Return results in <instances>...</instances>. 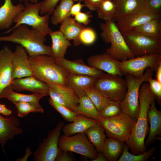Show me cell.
Returning <instances> with one entry per match:
<instances>
[{
	"mask_svg": "<svg viewBox=\"0 0 161 161\" xmlns=\"http://www.w3.org/2000/svg\"><path fill=\"white\" fill-rule=\"evenodd\" d=\"M94 86L110 100L120 103L127 89L126 80L122 76L109 74L98 78Z\"/></svg>",
	"mask_w": 161,
	"mask_h": 161,
	"instance_id": "obj_11",
	"label": "cell"
},
{
	"mask_svg": "<svg viewBox=\"0 0 161 161\" xmlns=\"http://www.w3.org/2000/svg\"><path fill=\"white\" fill-rule=\"evenodd\" d=\"M145 7L153 13L160 16L161 13V0H144Z\"/></svg>",
	"mask_w": 161,
	"mask_h": 161,
	"instance_id": "obj_43",
	"label": "cell"
},
{
	"mask_svg": "<svg viewBox=\"0 0 161 161\" xmlns=\"http://www.w3.org/2000/svg\"><path fill=\"white\" fill-rule=\"evenodd\" d=\"M22 1L27 2L30 1L31 3L34 4L38 3V0H22Z\"/></svg>",
	"mask_w": 161,
	"mask_h": 161,
	"instance_id": "obj_52",
	"label": "cell"
},
{
	"mask_svg": "<svg viewBox=\"0 0 161 161\" xmlns=\"http://www.w3.org/2000/svg\"><path fill=\"white\" fill-rule=\"evenodd\" d=\"M20 126V121L16 117H4L0 114V144L4 152L8 141L17 135L23 133L24 130Z\"/></svg>",
	"mask_w": 161,
	"mask_h": 161,
	"instance_id": "obj_20",
	"label": "cell"
},
{
	"mask_svg": "<svg viewBox=\"0 0 161 161\" xmlns=\"http://www.w3.org/2000/svg\"><path fill=\"white\" fill-rule=\"evenodd\" d=\"M55 61L69 74L87 75L97 78L105 74L102 71L86 65L81 59L70 61L64 58Z\"/></svg>",
	"mask_w": 161,
	"mask_h": 161,
	"instance_id": "obj_16",
	"label": "cell"
},
{
	"mask_svg": "<svg viewBox=\"0 0 161 161\" xmlns=\"http://www.w3.org/2000/svg\"><path fill=\"white\" fill-rule=\"evenodd\" d=\"M64 125V122H59L42 142L39 143L38 148L33 154L34 161H55L59 150L58 141Z\"/></svg>",
	"mask_w": 161,
	"mask_h": 161,
	"instance_id": "obj_12",
	"label": "cell"
},
{
	"mask_svg": "<svg viewBox=\"0 0 161 161\" xmlns=\"http://www.w3.org/2000/svg\"><path fill=\"white\" fill-rule=\"evenodd\" d=\"M24 4V10L15 18L14 23L15 24L4 33L10 32L13 29L21 24L30 26L44 37L52 31L49 27L50 15L46 13L43 16L40 15L41 2L32 3L23 1Z\"/></svg>",
	"mask_w": 161,
	"mask_h": 161,
	"instance_id": "obj_5",
	"label": "cell"
},
{
	"mask_svg": "<svg viewBox=\"0 0 161 161\" xmlns=\"http://www.w3.org/2000/svg\"><path fill=\"white\" fill-rule=\"evenodd\" d=\"M84 6H85L84 4H82L80 1H79L76 4H74L71 8L70 16H74L76 14L81 12L82 8Z\"/></svg>",
	"mask_w": 161,
	"mask_h": 161,
	"instance_id": "obj_47",
	"label": "cell"
},
{
	"mask_svg": "<svg viewBox=\"0 0 161 161\" xmlns=\"http://www.w3.org/2000/svg\"><path fill=\"white\" fill-rule=\"evenodd\" d=\"M154 70L148 68L145 70L143 75L140 78L127 73L124 74L127 86L126 95L120 103L123 112L126 113L134 120L137 119L139 110V95L142 84L147 82L148 79L152 77Z\"/></svg>",
	"mask_w": 161,
	"mask_h": 161,
	"instance_id": "obj_6",
	"label": "cell"
},
{
	"mask_svg": "<svg viewBox=\"0 0 161 161\" xmlns=\"http://www.w3.org/2000/svg\"><path fill=\"white\" fill-rule=\"evenodd\" d=\"M97 120L103 128L108 137L125 143L132 133L136 121L123 112L111 118L99 117Z\"/></svg>",
	"mask_w": 161,
	"mask_h": 161,
	"instance_id": "obj_7",
	"label": "cell"
},
{
	"mask_svg": "<svg viewBox=\"0 0 161 161\" xmlns=\"http://www.w3.org/2000/svg\"><path fill=\"white\" fill-rule=\"evenodd\" d=\"M139 110L132 133L126 145L131 152L139 154L146 151L145 138L148 128V112L151 104L155 99L148 83L143 82L140 87L139 95Z\"/></svg>",
	"mask_w": 161,
	"mask_h": 161,
	"instance_id": "obj_1",
	"label": "cell"
},
{
	"mask_svg": "<svg viewBox=\"0 0 161 161\" xmlns=\"http://www.w3.org/2000/svg\"><path fill=\"white\" fill-rule=\"evenodd\" d=\"M11 86L13 89L17 92L26 91L34 94L49 95L48 85L38 80L33 75L15 79Z\"/></svg>",
	"mask_w": 161,
	"mask_h": 161,
	"instance_id": "obj_19",
	"label": "cell"
},
{
	"mask_svg": "<svg viewBox=\"0 0 161 161\" xmlns=\"http://www.w3.org/2000/svg\"><path fill=\"white\" fill-rule=\"evenodd\" d=\"M84 90L99 112L111 100L94 86L87 87Z\"/></svg>",
	"mask_w": 161,
	"mask_h": 161,
	"instance_id": "obj_34",
	"label": "cell"
},
{
	"mask_svg": "<svg viewBox=\"0 0 161 161\" xmlns=\"http://www.w3.org/2000/svg\"><path fill=\"white\" fill-rule=\"evenodd\" d=\"M124 143L114 139L106 138L102 153L108 161H117L123 152Z\"/></svg>",
	"mask_w": 161,
	"mask_h": 161,
	"instance_id": "obj_29",
	"label": "cell"
},
{
	"mask_svg": "<svg viewBox=\"0 0 161 161\" xmlns=\"http://www.w3.org/2000/svg\"><path fill=\"white\" fill-rule=\"evenodd\" d=\"M60 149L82 155L91 161L97 156L98 152L89 140L85 132L74 135L60 136L58 141Z\"/></svg>",
	"mask_w": 161,
	"mask_h": 161,
	"instance_id": "obj_8",
	"label": "cell"
},
{
	"mask_svg": "<svg viewBox=\"0 0 161 161\" xmlns=\"http://www.w3.org/2000/svg\"><path fill=\"white\" fill-rule=\"evenodd\" d=\"M47 95L44 94H26L16 92L14 91L11 86L10 85L3 91L0 95V99L6 98L13 104L18 102H39L42 98Z\"/></svg>",
	"mask_w": 161,
	"mask_h": 161,
	"instance_id": "obj_28",
	"label": "cell"
},
{
	"mask_svg": "<svg viewBox=\"0 0 161 161\" xmlns=\"http://www.w3.org/2000/svg\"><path fill=\"white\" fill-rule=\"evenodd\" d=\"M74 2L73 0H61L51 15V23L54 25H57L70 17V10Z\"/></svg>",
	"mask_w": 161,
	"mask_h": 161,
	"instance_id": "obj_33",
	"label": "cell"
},
{
	"mask_svg": "<svg viewBox=\"0 0 161 161\" xmlns=\"http://www.w3.org/2000/svg\"><path fill=\"white\" fill-rule=\"evenodd\" d=\"M103 0H83L85 6L91 11L96 10Z\"/></svg>",
	"mask_w": 161,
	"mask_h": 161,
	"instance_id": "obj_46",
	"label": "cell"
},
{
	"mask_svg": "<svg viewBox=\"0 0 161 161\" xmlns=\"http://www.w3.org/2000/svg\"><path fill=\"white\" fill-rule=\"evenodd\" d=\"M96 11L98 18L104 21L108 20L114 21L116 12V6L113 0H103Z\"/></svg>",
	"mask_w": 161,
	"mask_h": 161,
	"instance_id": "obj_35",
	"label": "cell"
},
{
	"mask_svg": "<svg viewBox=\"0 0 161 161\" xmlns=\"http://www.w3.org/2000/svg\"><path fill=\"white\" fill-rule=\"evenodd\" d=\"M49 103L66 121L72 122L75 120L77 114L67 107L54 100L50 97L49 99Z\"/></svg>",
	"mask_w": 161,
	"mask_h": 161,
	"instance_id": "obj_39",
	"label": "cell"
},
{
	"mask_svg": "<svg viewBox=\"0 0 161 161\" xmlns=\"http://www.w3.org/2000/svg\"><path fill=\"white\" fill-rule=\"evenodd\" d=\"M97 36L95 31L90 27H84L82 30L78 37L79 45L83 44L89 45L96 41Z\"/></svg>",
	"mask_w": 161,
	"mask_h": 161,
	"instance_id": "obj_40",
	"label": "cell"
},
{
	"mask_svg": "<svg viewBox=\"0 0 161 161\" xmlns=\"http://www.w3.org/2000/svg\"><path fill=\"white\" fill-rule=\"evenodd\" d=\"M73 1H83V0H73Z\"/></svg>",
	"mask_w": 161,
	"mask_h": 161,
	"instance_id": "obj_53",
	"label": "cell"
},
{
	"mask_svg": "<svg viewBox=\"0 0 161 161\" xmlns=\"http://www.w3.org/2000/svg\"><path fill=\"white\" fill-rule=\"evenodd\" d=\"M29 59L33 75L37 79L47 84L68 85L69 74L51 56L29 55Z\"/></svg>",
	"mask_w": 161,
	"mask_h": 161,
	"instance_id": "obj_2",
	"label": "cell"
},
{
	"mask_svg": "<svg viewBox=\"0 0 161 161\" xmlns=\"http://www.w3.org/2000/svg\"><path fill=\"white\" fill-rule=\"evenodd\" d=\"M97 79L87 75L69 74L68 85L79 98L86 95L84 89L89 86H94Z\"/></svg>",
	"mask_w": 161,
	"mask_h": 161,
	"instance_id": "obj_25",
	"label": "cell"
},
{
	"mask_svg": "<svg viewBox=\"0 0 161 161\" xmlns=\"http://www.w3.org/2000/svg\"><path fill=\"white\" fill-rule=\"evenodd\" d=\"M92 161H107V160L102 152H98L97 157Z\"/></svg>",
	"mask_w": 161,
	"mask_h": 161,
	"instance_id": "obj_50",
	"label": "cell"
},
{
	"mask_svg": "<svg viewBox=\"0 0 161 161\" xmlns=\"http://www.w3.org/2000/svg\"><path fill=\"white\" fill-rule=\"evenodd\" d=\"M7 36H0V41L10 42L23 47L29 56L47 55L51 56L50 47L44 44L45 37L28 26L21 24L13 29Z\"/></svg>",
	"mask_w": 161,
	"mask_h": 161,
	"instance_id": "obj_3",
	"label": "cell"
},
{
	"mask_svg": "<svg viewBox=\"0 0 161 161\" xmlns=\"http://www.w3.org/2000/svg\"><path fill=\"white\" fill-rule=\"evenodd\" d=\"M97 122L96 120L77 114L73 121L72 123L64 125L62 130L64 135L72 136L78 133L85 132Z\"/></svg>",
	"mask_w": 161,
	"mask_h": 161,
	"instance_id": "obj_23",
	"label": "cell"
},
{
	"mask_svg": "<svg viewBox=\"0 0 161 161\" xmlns=\"http://www.w3.org/2000/svg\"><path fill=\"white\" fill-rule=\"evenodd\" d=\"M12 111L7 109L4 104L0 103V114H1L5 116H10L11 114Z\"/></svg>",
	"mask_w": 161,
	"mask_h": 161,
	"instance_id": "obj_48",
	"label": "cell"
},
{
	"mask_svg": "<svg viewBox=\"0 0 161 161\" xmlns=\"http://www.w3.org/2000/svg\"><path fill=\"white\" fill-rule=\"evenodd\" d=\"M116 6V12L114 21L118 20L144 7L143 0H113Z\"/></svg>",
	"mask_w": 161,
	"mask_h": 161,
	"instance_id": "obj_27",
	"label": "cell"
},
{
	"mask_svg": "<svg viewBox=\"0 0 161 161\" xmlns=\"http://www.w3.org/2000/svg\"><path fill=\"white\" fill-rule=\"evenodd\" d=\"M12 52L7 46L0 51V95L14 79L13 75Z\"/></svg>",
	"mask_w": 161,
	"mask_h": 161,
	"instance_id": "obj_18",
	"label": "cell"
},
{
	"mask_svg": "<svg viewBox=\"0 0 161 161\" xmlns=\"http://www.w3.org/2000/svg\"><path fill=\"white\" fill-rule=\"evenodd\" d=\"M32 152L30 147H27L26 149L25 154L21 158L18 159L17 161H26L29 157L31 154Z\"/></svg>",
	"mask_w": 161,
	"mask_h": 161,
	"instance_id": "obj_49",
	"label": "cell"
},
{
	"mask_svg": "<svg viewBox=\"0 0 161 161\" xmlns=\"http://www.w3.org/2000/svg\"><path fill=\"white\" fill-rule=\"evenodd\" d=\"M120 61L106 52L90 56L88 59L87 63L89 66L109 74L122 76L123 74L119 68Z\"/></svg>",
	"mask_w": 161,
	"mask_h": 161,
	"instance_id": "obj_17",
	"label": "cell"
},
{
	"mask_svg": "<svg viewBox=\"0 0 161 161\" xmlns=\"http://www.w3.org/2000/svg\"><path fill=\"white\" fill-rule=\"evenodd\" d=\"M133 30L161 41V20L160 17L152 19Z\"/></svg>",
	"mask_w": 161,
	"mask_h": 161,
	"instance_id": "obj_31",
	"label": "cell"
},
{
	"mask_svg": "<svg viewBox=\"0 0 161 161\" xmlns=\"http://www.w3.org/2000/svg\"></svg>",
	"mask_w": 161,
	"mask_h": 161,
	"instance_id": "obj_55",
	"label": "cell"
},
{
	"mask_svg": "<svg viewBox=\"0 0 161 161\" xmlns=\"http://www.w3.org/2000/svg\"><path fill=\"white\" fill-rule=\"evenodd\" d=\"M13 75L14 79L33 75L26 50L21 46H16L12 52Z\"/></svg>",
	"mask_w": 161,
	"mask_h": 161,
	"instance_id": "obj_15",
	"label": "cell"
},
{
	"mask_svg": "<svg viewBox=\"0 0 161 161\" xmlns=\"http://www.w3.org/2000/svg\"><path fill=\"white\" fill-rule=\"evenodd\" d=\"M148 120L150 125L148 137L145 142V145L151 143L157 136L161 134V112L156 107L155 101L151 104L148 112Z\"/></svg>",
	"mask_w": 161,
	"mask_h": 161,
	"instance_id": "obj_22",
	"label": "cell"
},
{
	"mask_svg": "<svg viewBox=\"0 0 161 161\" xmlns=\"http://www.w3.org/2000/svg\"><path fill=\"white\" fill-rule=\"evenodd\" d=\"M61 0H44L41 2L40 14L52 15L58 3Z\"/></svg>",
	"mask_w": 161,
	"mask_h": 161,
	"instance_id": "obj_41",
	"label": "cell"
},
{
	"mask_svg": "<svg viewBox=\"0 0 161 161\" xmlns=\"http://www.w3.org/2000/svg\"><path fill=\"white\" fill-rule=\"evenodd\" d=\"M161 63V53H153L120 61L119 68L123 73L131 74L140 78L148 68L156 71Z\"/></svg>",
	"mask_w": 161,
	"mask_h": 161,
	"instance_id": "obj_9",
	"label": "cell"
},
{
	"mask_svg": "<svg viewBox=\"0 0 161 161\" xmlns=\"http://www.w3.org/2000/svg\"><path fill=\"white\" fill-rule=\"evenodd\" d=\"M156 72V80L161 83V63L159 65Z\"/></svg>",
	"mask_w": 161,
	"mask_h": 161,
	"instance_id": "obj_51",
	"label": "cell"
},
{
	"mask_svg": "<svg viewBox=\"0 0 161 161\" xmlns=\"http://www.w3.org/2000/svg\"><path fill=\"white\" fill-rule=\"evenodd\" d=\"M147 82L150 88L154 94L158 103L160 105L161 102V83L156 79H154L152 77L150 78Z\"/></svg>",
	"mask_w": 161,
	"mask_h": 161,
	"instance_id": "obj_42",
	"label": "cell"
},
{
	"mask_svg": "<svg viewBox=\"0 0 161 161\" xmlns=\"http://www.w3.org/2000/svg\"><path fill=\"white\" fill-rule=\"evenodd\" d=\"M123 112L120 102L111 100L99 112V116L109 118L116 116Z\"/></svg>",
	"mask_w": 161,
	"mask_h": 161,
	"instance_id": "obj_38",
	"label": "cell"
},
{
	"mask_svg": "<svg viewBox=\"0 0 161 161\" xmlns=\"http://www.w3.org/2000/svg\"><path fill=\"white\" fill-rule=\"evenodd\" d=\"M49 35L52 43L50 47L51 56L55 60L64 58L68 48L72 45L69 41L59 30L52 31Z\"/></svg>",
	"mask_w": 161,
	"mask_h": 161,
	"instance_id": "obj_24",
	"label": "cell"
},
{
	"mask_svg": "<svg viewBox=\"0 0 161 161\" xmlns=\"http://www.w3.org/2000/svg\"><path fill=\"white\" fill-rule=\"evenodd\" d=\"M68 151L59 149L55 161H72L73 158L69 154Z\"/></svg>",
	"mask_w": 161,
	"mask_h": 161,
	"instance_id": "obj_45",
	"label": "cell"
},
{
	"mask_svg": "<svg viewBox=\"0 0 161 161\" xmlns=\"http://www.w3.org/2000/svg\"><path fill=\"white\" fill-rule=\"evenodd\" d=\"M17 110L18 116L23 117L31 112H44V110L39 102H18L14 104Z\"/></svg>",
	"mask_w": 161,
	"mask_h": 161,
	"instance_id": "obj_36",
	"label": "cell"
},
{
	"mask_svg": "<svg viewBox=\"0 0 161 161\" xmlns=\"http://www.w3.org/2000/svg\"><path fill=\"white\" fill-rule=\"evenodd\" d=\"M24 7L22 3L14 5L12 0H4L3 4L0 7V30L10 29L15 18Z\"/></svg>",
	"mask_w": 161,
	"mask_h": 161,
	"instance_id": "obj_21",
	"label": "cell"
},
{
	"mask_svg": "<svg viewBox=\"0 0 161 161\" xmlns=\"http://www.w3.org/2000/svg\"><path fill=\"white\" fill-rule=\"evenodd\" d=\"M122 34L135 57L153 53H161V41L134 30Z\"/></svg>",
	"mask_w": 161,
	"mask_h": 161,
	"instance_id": "obj_10",
	"label": "cell"
},
{
	"mask_svg": "<svg viewBox=\"0 0 161 161\" xmlns=\"http://www.w3.org/2000/svg\"><path fill=\"white\" fill-rule=\"evenodd\" d=\"M85 133L89 140L97 152H102L106 135L104 130L98 122L89 128Z\"/></svg>",
	"mask_w": 161,
	"mask_h": 161,
	"instance_id": "obj_30",
	"label": "cell"
},
{
	"mask_svg": "<svg viewBox=\"0 0 161 161\" xmlns=\"http://www.w3.org/2000/svg\"><path fill=\"white\" fill-rule=\"evenodd\" d=\"M155 148L153 147L148 151L139 154H134L129 151V148L126 145H124L121 154L118 161H146L153 154Z\"/></svg>",
	"mask_w": 161,
	"mask_h": 161,
	"instance_id": "obj_37",
	"label": "cell"
},
{
	"mask_svg": "<svg viewBox=\"0 0 161 161\" xmlns=\"http://www.w3.org/2000/svg\"><path fill=\"white\" fill-rule=\"evenodd\" d=\"M59 30L68 40H73L74 44L79 45L78 37L80 32L85 26L76 21L70 17L63 22Z\"/></svg>",
	"mask_w": 161,
	"mask_h": 161,
	"instance_id": "obj_26",
	"label": "cell"
},
{
	"mask_svg": "<svg viewBox=\"0 0 161 161\" xmlns=\"http://www.w3.org/2000/svg\"><path fill=\"white\" fill-rule=\"evenodd\" d=\"M160 17L143 7L133 12L117 21L116 24L123 33L133 30L136 28L154 18Z\"/></svg>",
	"mask_w": 161,
	"mask_h": 161,
	"instance_id": "obj_13",
	"label": "cell"
},
{
	"mask_svg": "<svg viewBox=\"0 0 161 161\" xmlns=\"http://www.w3.org/2000/svg\"><path fill=\"white\" fill-rule=\"evenodd\" d=\"M48 95L51 99L67 107L73 112L79 102V98L68 85L57 84H48Z\"/></svg>",
	"mask_w": 161,
	"mask_h": 161,
	"instance_id": "obj_14",
	"label": "cell"
},
{
	"mask_svg": "<svg viewBox=\"0 0 161 161\" xmlns=\"http://www.w3.org/2000/svg\"><path fill=\"white\" fill-rule=\"evenodd\" d=\"M1 0H0V1Z\"/></svg>",
	"mask_w": 161,
	"mask_h": 161,
	"instance_id": "obj_54",
	"label": "cell"
},
{
	"mask_svg": "<svg viewBox=\"0 0 161 161\" xmlns=\"http://www.w3.org/2000/svg\"><path fill=\"white\" fill-rule=\"evenodd\" d=\"M100 35L103 41L110 43L106 52L120 61L135 57L127 45L121 32L113 20H106L100 25Z\"/></svg>",
	"mask_w": 161,
	"mask_h": 161,
	"instance_id": "obj_4",
	"label": "cell"
},
{
	"mask_svg": "<svg viewBox=\"0 0 161 161\" xmlns=\"http://www.w3.org/2000/svg\"><path fill=\"white\" fill-rule=\"evenodd\" d=\"M79 102L73 112L89 118L97 120L99 117V112L93 103L86 95L79 98Z\"/></svg>",
	"mask_w": 161,
	"mask_h": 161,
	"instance_id": "obj_32",
	"label": "cell"
},
{
	"mask_svg": "<svg viewBox=\"0 0 161 161\" xmlns=\"http://www.w3.org/2000/svg\"><path fill=\"white\" fill-rule=\"evenodd\" d=\"M92 17V15L90 12H80L74 16V19L78 23L86 26L90 23V19Z\"/></svg>",
	"mask_w": 161,
	"mask_h": 161,
	"instance_id": "obj_44",
	"label": "cell"
}]
</instances>
